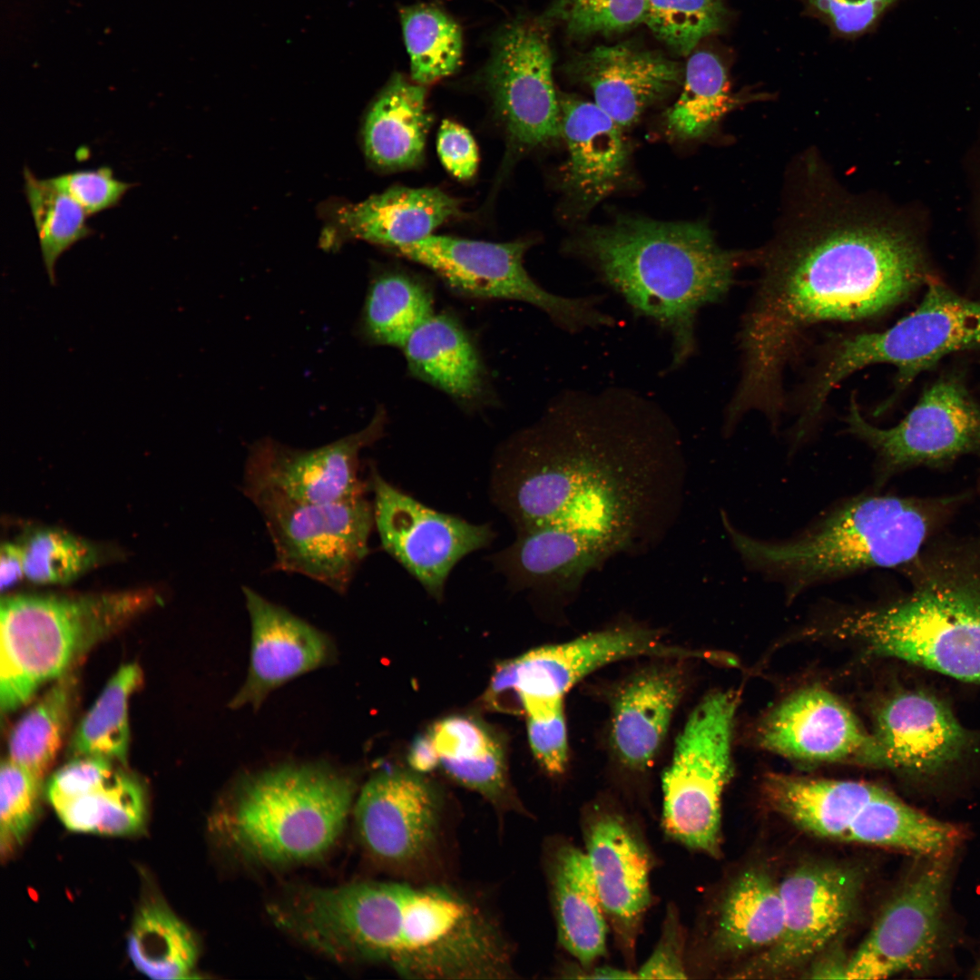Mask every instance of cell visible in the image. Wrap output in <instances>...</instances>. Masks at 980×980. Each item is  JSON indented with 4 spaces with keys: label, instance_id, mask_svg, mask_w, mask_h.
Segmentation results:
<instances>
[{
    "label": "cell",
    "instance_id": "484cf974",
    "mask_svg": "<svg viewBox=\"0 0 980 980\" xmlns=\"http://www.w3.org/2000/svg\"><path fill=\"white\" fill-rule=\"evenodd\" d=\"M878 766L931 774L956 760L968 734L947 705L922 691L889 700L877 719Z\"/></svg>",
    "mask_w": 980,
    "mask_h": 980
},
{
    "label": "cell",
    "instance_id": "7dc6e473",
    "mask_svg": "<svg viewBox=\"0 0 980 980\" xmlns=\"http://www.w3.org/2000/svg\"><path fill=\"white\" fill-rule=\"evenodd\" d=\"M42 779L6 759L0 769V852L8 858L22 845L39 813Z\"/></svg>",
    "mask_w": 980,
    "mask_h": 980
},
{
    "label": "cell",
    "instance_id": "e0dca14e",
    "mask_svg": "<svg viewBox=\"0 0 980 980\" xmlns=\"http://www.w3.org/2000/svg\"><path fill=\"white\" fill-rule=\"evenodd\" d=\"M846 423L850 434L877 453L883 475L980 451V408L957 376L934 382L895 426L869 423L854 397Z\"/></svg>",
    "mask_w": 980,
    "mask_h": 980
},
{
    "label": "cell",
    "instance_id": "5bb4252c",
    "mask_svg": "<svg viewBox=\"0 0 980 980\" xmlns=\"http://www.w3.org/2000/svg\"><path fill=\"white\" fill-rule=\"evenodd\" d=\"M868 934L848 957L844 979L924 972L944 946L951 854L917 856Z\"/></svg>",
    "mask_w": 980,
    "mask_h": 980
},
{
    "label": "cell",
    "instance_id": "7402d4cb",
    "mask_svg": "<svg viewBox=\"0 0 980 980\" xmlns=\"http://www.w3.org/2000/svg\"><path fill=\"white\" fill-rule=\"evenodd\" d=\"M583 830L584 852L608 924L630 958L651 902L649 848L632 820L610 806L592 807Z\"/></svg>",
    "mask_w": 980,
    "mask_h": 980
},
{
    "label": "cell",
    "instance_id": "2e32d148",
    "mask_svg": "<svg viewBox=\"0 0 980 980\" xmlns=\"http://www.w3.org/2000/svg\"><path fill=\"white\" fill-rule=\"evenodd\" d=\"M548 25L516 17L495 34L482 83L514 145L531 149L562 137Z\"/></svg>",
    "mask_w": 980,
    "mask_h": 980
},
{
    "label": "cell",
    "instance_id": "d6986e66",
    "mask_svg": "<svg viewBox=\"0 0 980 980\" xmlns=\"http://www.w3.org/2000/svg\"><path fill=\"white\" fill-rule=\"evenodd\" d=\"M374 521L384 550L434 597L440 598L454 566L487 546L494 532L419 503L372 471Z\"/></svg>",
    "mask_w": 980,
    "mask_h": 980
},
{
    "label": "cell",
    "instance_id": "83f0119b",
    "mask_svg": "<svg viewBox=\"0 0 980 980\" xmlns=\"http://www.w3.org/2000/svg\"><path fill=\"white\" fill-rule=\"evenodd\" d=\"M684 675L674 664L649 667L630 678L614 697L611 743L625 767L642 770L655 760L684 691Z\"/></svg>",
    "mask_w": 980,
    "mask_h": 980
},
{
    "label": "cell",
    "instance_id": "836d02e7",
    "mask_svg": "<svg viewBox=\"0 0 980 980\" xmlns=\"http://www.w3.org/2000/svg\"><path fill=\"white\" fill-rule=\"evenodd\" d=\"M424 85L395 74L372 103L364 124V148L377 167L400 170L422 159L432 117Z\"/></svg>",
    "mask_w": 980,
    "mask_h": 980
},
{
    "label": "cell",
    "instance_id": "f6af8a7d",
    "mask_svg": "<svg viewBox=\"0 0 980 980\" xmlns=\"http://www.w3.org/2000/svg\"><path fill=\"white\" fill-rule=\"evenodd\" d=\"M21 544L25 577L36 583H66L84 573L98 559L92 544L58 529L36 530Z\"/></svg>",
    "mask_w": 980,
    "mask_h": 980
},
{
    "label": "cell",
    "instance_id": "ac0fdd59",
    "mask_svg": "<svg viewBox=\"0 0 980 980\" xmlns=\"http://www.w3.org/2000/svg\"><path fill=\"white\" fill-rule=\"evenodd\" d=\"M700 653L662 644L653 632L638 627H613L573 640L530 650L499 663L485 701L496 704L514 694L524 699L562 698L581 680L612 662L636 656L684 659Z\"/></svg>",
    "mask_w": 980,
    "mask_h": 980
},
{
    "label": "cell",
    "instance_id": "b9f144b4",
    "mask_svg": "<svg viewBox=\"0 0 980 980\" xmlns=\"http://www.w3.org/2000/svg\"><path fill=\"white\" fill-rule=\"evenodd\" d=\"M412 81L426 85L455 73L463 54L462 31L441 8L416 4L399 11Z\"/></svg>",
    "mask_w": 980,
    "mask_h": 980
},
{
    "label": "cell",
    "instance_id": "ab89813d",
    "mask_svg": "<svg viewBox=\"0 0 980 980\" xmlns=\"http://www.w3.org/2000/svg\"><path fill=\"white\" fill-rule=\"evenodd\" d=\"M142 681L136 663L122 666L81 720L69 745L76 756H97L126 763L130 729L129 701Z\"/></svg>",
    "mask_w": 980,
    "mask_h": 980
},
{
    "label": "cell",
    "instance_id": "9f6ffc18",
    "mask_svg": "<svg viewBox=\"0 0 980 980\" xmlns=\"http://www.w3.org/2000/svg\"><path fill=\"white\" fill-rule=\"evenodd\" d=\"M408 761L417 772L431 771L437 767L436 753L428 734L416 739L408 755Z\"/></svg>",
    "mask_w": 980,
    "mask_h": 980
},
{
    "label": "cell",
    "instance_id": "60d3db41",
    "mask_svg": "<svg viewBox=\"0 0 980 980\" xmlns=\"http://www.w3.org/2000/svg\"><path fill=\"white\" fill-rule=\"evenodd\" d=\"M434 313L426 286L407 275L385 273L370 285L363 309V334L373 343L402 348Z\"/></svg>",
    "mask_w": 980,
    "mask_h": 980
},
{
    "label": "cell",
    "instance_id": "ba28073f",
    "mask_svg": "<svg viewBox=\"0 0 980 980\" xmlns=\"http://www.w3.org/2000/svg\"><path fill=\"white\" fill-rule=\"evenodd\" d=\"M871 652L980 683V579L938 573L892 604L844 618L836 627Z\"/></svg>",
    "mask_w": 980,
    "mask_h": 980
},
{
    "label": "cell",
    "instance_id": "3957f363",
    "mask_svg": "<svg viewBox=\"0 0 980 980\" xmlns=\"http://www.w3.org/2000/svg\"><path fill=\"white\" fill-rule=\"evenodd\" d=\"M278 926L339 960L383 963L415 979L508 978V946L491 918L441 887L362 881L290 886L269 906Z\"/></svg>",
    "mask_w": 980,
    "mask_h": 980
},
{
    "label": "cell",
    "instance_id": "bcb514c9",
    "mask_svg": "<svg viewBox=\"0 0 980 980\" xmlns=\"http://www.w3.org/2000/svg\"><path fill=\"white\" fill-rule=\"evenodd\" d=\"M646 0H554L540 19L573 39L623 32L644 22Z\"/></svg>",
    "mask_w": 980,
    "mask_h": 980
},
{
    "label": "cell",
    "instance_id": "680465c9",
    "mask_svg": "<svg viewBox=\"0 0 980 980\" xmlns=\"http://www.w3.org/2000/svg\"><path fill=\"white\" fill-rule=\"evenodd\" d=\"M978 220H979V225H980V197H979V202H978Z\"/></svg>",
    "mask_w": 980,
    "mask_h": 980
},
{
    "label": "cell",
    "instance_id": "603a6c76",
    "mask_svg": "<svg viewBox=\"0 0 980 980\" xmlns=\"http://www.w3.org/2000/svg\"><path fill=\"white\" fill-rule=\"evenodd\" d=\"M242 593L250 621V663L229 705L254 709L274 690L333 661L334 646L326 633L284 607L248 586Z\"/></svg>",
    "mask_w": 980,
    "mask_h": 980
},
{
    "label": "cell",
    "instance_id": "9c48e42d",
    "mask_svg": "<svg viewBox=\"0 0 980 980\" xmlns=\"http://www.w3.org/2000/svg\"><path fill=\"white\" fill-rule=\"evenodd\" d=\"M769 806L819 838L891 848L917 856L951 854L960 829L904 802L887 789L853 780L769 774Z\"/></svg>",
    "mask_w": 980,
    "mask_h": 980
},
{
    "label": "cell",
    "instance_id": "6da1fadb",
    "mask_svg": "<svg viewBox=\"0 0 980 980\" xmlns=\"http://www.w3.org/2000/svg\"><path fill=\"white\" fill-rule=\"evenodd\" d=\"M685 476L680 433L657 403L623 387L573 390L502 446L492 494L516 530L563 526L608 559L665 537Z\"/></svg>",
    "mask_w": 980,
    "mask_h": 980
},
{
    "label": "cell",
    "instance_id": "f5cc1de1",
    "mask_svg": "<svg viewBox=\"0 0 980 980\" xmlns=\"http://www.w3.org/2000/svg\"><path fill=\"white\" fill-rule=\"evenodd\" d=\"M685 936L674 908H669L661 936L651 956L636 972L637 978L684 979Z\"/></svg>",
    "mask_w": 980,
    "mask_h": 980
},
{
    "label": "cell",
    "instance_id": "8fae6325",
    "mask_svg": "<svg viewBox=\"0 0 980 980\" xmlns=\"http://www.w3.org/2000/svg\"><path fill=\"white\" fill-rule=\"evenodd\" d=\"M736 707L732 691L705 697L678 736L662 778V823L666 834L711 857L720 853V801L732 772Z\"/></svg>",
    "mask_w": 980,
    "mask_h": 980
},
{
    "label": "cell",
    "instance_id": "91938a15",
    "mask_svg": "<svg viewBox=\"0 0 980 980\" xmlns=\"http://www.w3.org/2000/svg\"><path fill=\"white\" fill-rule=\"evenodd\" d=\"M977 974H978V977L980 978V966L978 968Z\"/></svg>",
    "mask_w": 980,
    "mask_h": 980
},
{
    "label": "cell",
    "instance_id": "d6a6232c",
    "mask_svg": "<svg viewBox=\"0 0 980 980\" xmlns=\"http://www.w3.org/2000/svg\"><path fill=\"white\" fill-rule=\"evenodd\" d=\"M413 376L464 405L478 402L485 377L468 334L448 314L434 313L420 324L401 348Z\"/></svg>",
    "mask_w": 980,
    "mask_h": 980
},
{
    "label": "cell",
    "instance_id": "7bdbcfd3",
    "mask_svg": "<svg viewBox=\"0 0 980 980\" xmlns=\"http://www.w3.org/2000/svg\"><path fill=\"white\" fill-rule=\"evenodd\" d=\"M24 192L37 231L44 269L52 285L56 282L55 264L61 255L93 230L88 214L67 193L48 179H39L24 168Z\"/></svg>",
    "mask_w": 980,
    "mask_h": 980
},
{
    "label": "cell",
    "instance_id": "5b68a950",
    "mask_svg": "<svg viewBox=\"0 0 980 980\" xmlns=\"http://www.w3.org/2000/svg\"><path fill=\"white\" fill-rule=\"evenodd\" d=\"M356 783L321 765H287L244 781L210 818L220 845L240 858L283 866L318 858L336 843Z\"/></svg>",
    "mask_w": 980,
    "mask_h": 980
},
{
    "label": "cell",
    "instance_id": "d4e9b609",
    "mask_svg": "<svg viewBox=\"0 0 980 980\" xmlns=\"http://www.w3.org/2000/svg\"><path fill=\"white\" fill-rule=\"evenodd\" d=\"M568 73L589 87L594 103L622 129L637 122L682 78L677 62L628 42L578 54L568 64Z\"/></svg>",
    "mask_w": 980,
    "mask_h": 980
},
{
    "label": "cell",
    "instance_id": "681fc988",
    "mask_svg": "<svg viewBox=\"0 0 980 980\" xmlns=\"http://www.w3.org/2000/svg\"><path fill=\"white\" fill-rule=\"evenodd\" d=\"M48 180L71 196L89 217L118 205L125 193L136 185L117 179L108 166L72 171Z\"/></svg>",
    "mask_w": 980,
    "mask_h": 980
},
{
    "label": "cell",
    "instance_id": "ee69618b",
    "mask_svg": "<svg viewBox=\"0 0 980 980\" xmlns=\"http://www.w3.org/2000/svg\"><path fill=\"white\" fill-rule=\"evenodd\" d=\"M723 0H646L644 22L674 52L688 55L728 21Z\"/></svg>",
    "mask_w": 980,
    "mask_h": 980
},
{
    "label": "cell",
    "instance_id": "816d5d0a",
    "mask_svg": "<svg viewBox=\"0 0 980 980\" xmlns=\"http://www.w3.org/2000/svg\"><path fill=\"white\" fill-rule=\"evenodd\" d=\"M837 33L861 34L872 28L899 0H803Z\"/></svg>",
    "mask_w": 980,
    "mask_h": 980
},
{
    "label": "cell",
    "instance_id": "277c9868",
    "mask_svg": "<svg viewBox=\"0 0 980 980\" xmlns=\"http://www.w3.org/2000/svg\"><path fill=\"white\" fill-rule=\"evenodd\" d=\"M573 249L635 315L669 336L670 370L695 354L698 314L725 297L738 261L701 223L634 216L585 229Z\"/></svg>",
    "mask_w": 980,
    "mask_h": 980
},
{
    "label": "cell",
    "instance_id": "74e56055",
    "mask_svg": "<svg viewBox=\"0 0 980 980\" xmlns=\"http://www.w3.org/2000/svg\"><path fill=\"white\" fill-rule=\"evenodd\" d=\"M76 690L77 681L72 672L54 681L14 728L8 759L43 779L62 747Z\"/></svg>",
    "mask_w": 980,
    "mask_h": 980
},
{
    "label": "cell",
    "instance_id": "f907efd6",
    "mask_svg": "<svg viewBox=\"0 0 980 980\" xmlns=\"http://www.w3.org/2000/svg\"><path fill=\"white\" fill-rule=\"evenodd\" d=\"M113 761L97 756H76L50 778L46 798L55 809L104 783L115 771Z\"/></svg>",
    "mask_w": 980,
    "mask_h": 980
},
{
    "label": "cell",
    "instance_id": "9a60e30c",
    "mask_svg": "<svg viewBox=\"0 0 980 980\" xmlns=\"http://www.w3.org/2000/svg\"><path fill=\"white\" fill-rule=\"evenodd\" d=\"M863 883V871L855 866L828 861L797 866L779 882L784 909L780 937L733 977L784 976L813 961L848 925Z\"/></svg>",
    "mask_w": 980,
    "mask_h": 980
},
{
    "label": "cell",
    "instance_id": "1f68e13d",
    "mask_svg": "<svg viewBox=\"0 0 980 980\" xmlns=\"http://www.w3.org/2000/svg\"><path fill=\"white\" fill-rule=\"evenodd\" d=\"M459 211L456 199L436 188L394 187L341 211L353 237L392 249L423 240Z\"/></svg>",
    "mask_w": 980,
    "mask_h": 980
},
{
    "label": "cell",
    "instance_id": "4dcf8cb0",
    "mask_svg": "<svg viewBox=\"0 0 980 980\" xmlns=\"http://www.w3.org/2000/svg\"><path fill=\"white\" fill-rule=\"evenodd\" d=\"M549 880L559 943L582 966H591L606 953L609 924L584 850L560 843Z\"/></svg>",
    "mask_w": 980,
    "mask_h": 980
},
{
    "label": "cell",
    "instance_id": "c3c4849f",
    "mask_svg": "<svg viewBox=\"0 0 980 980\" xmlns=\"http://www.w3.org/2000/svg\"><path fill=\"white\" fill-rule=\"evenodd\" d=\"M527 735L534 756L551 775H560L568 762V736L562 698L524 699Z\"/></svg>",
    "mask_w": 980,
    "mask_h": 980
},
{
    "label": "cell",
    "instance_id": "8d00e7d4",
    "mask_svg": "<svg viewBox=\"0 0 980 980\" xmlns=\"http://www.w3.org/2000/svg\"><path fill=\"white\" fill-rule=\"evenodd\" d=\"M148 800L143 784L130 773L115 770L93 791L57 809L62 823L74 832L125 837L145 827Z\"/></svg>",
    "mask_w": 980,
    "mask_h": 980
},
{
    "label": "cell",
    "instance_id": "7a4b0ae2",
    "mask_svg": "<svg viewBox=\"0 0 980 980\" xmlns=\"http://www.w3.org/2000/svg\"><path fill=\"white\" fill-rule=\"evenodd\" d=\"M927 279L921 235L899 219L834 223L774 252L742 318L740 378L724 421L759 411L776 424L784 370L808 329L878 317Z\"/></svg>",
    "mask_w": 980,
    "mask_h": 980
},
{
    "label": "cell",
    "instance_id": "cb8c5ba5",
    "mask_svg": "<svg viewBox=\"0 0 980 980\" xmlns=\"http://www.w3.org/2000/svg\"><path fill=\"white\" fill-rule=\"evenodd\" d=\"M762 747L808 762L858 759L878 765L874 737L831 693L817 688L797 692L763 722Z\"/></svg>",
    "mask_w": 980,
    "mask_h": 980
},
{
    "label": "cell",
    "instance_id": "4316f807",
    "mask_svg": "<svg viewBox=\"0 0 980 980\" xmlns=\"http://www.w3.org/2000/svg\"><path fill=\"white\" fill-rule=\"evenodd\" d=\"M561 132L567 144L564 189L589 209L609 196L624 176L629 145L624 129L594 103L559 96Z\"/></svg>",
    "mask_w": 980,
    "mask_h": 980
},
{
    "label": "cell",
    "instance_id": "f35d334b",
    "mask_svg": "<svg viewBox=\"0 0 980 980\" xmlns=\"http://www.w3.org/2000/svg\"><path fill=\"white\" fill-rule=\"evenodd\" d=\"M733 104L721 59L707 50L696 52L688 60L682 92L665 113L666 131L681 140L700 138Z\"/></svg>",
    "mask_w": 980,
    "mask_h": 980
},
{
    "label": "cell",
    "instance_id": "ffe728a7",
    "mask_svg": "<svg viewBox=\"0 0 980 980\" xmlns=\"http://www.w3.org/2000/svg\"><path fill=\"white\" fill-rule=\"evenodd\" d=\"M385 423V412L378 409L360 431L312 449L293 448L270 438L254 443L244 467V495L265 491L317 504L365 495L359 454L383 435Z\"/></svg>",
    "mask_w": 980,
    "mask_h": 980
},
{
    "label": "cell",
    "instance_id": "44dd1931",
    "mask_svg": "<svg viewBox=\"0 0 980 980\" xmlns=\"http://www.w3.org/2000/svg\"><path fill=\"white\" fill-rule=\"evenodd\" d=\"M364 848L377 862L399 870L420 865L436 847L442 800L414 771L385 769L363 786L354 808Z\"/></svg>",
    "mask_w": 980,
    "mask_h": 980
},
{
    "label": "cell",
    "instance_id": "52a82bcc",
    "mask_svg": "<svg viewBox=\"0 0 980 980\" xmlns=\"http://www.w3.org/2000/svg\"><path fill=\"white\" fill-rule=\"evenodd\" d=\"M155 603L149 591L1 601L0 706L12 712L46 682L72 672L98 642Z\"/></svg>",
    "mask_w": 980,
    "mask_h": 980
},
{
    "label": "cell",
    "instance_id": "8992f818",
    "mask_svg": "<svg viewBox=\"0 0 980 980\" xmlns=\"http://www.w3.org/2000/svg\"><path fill=\"white\" fill-rule=\"evenodd\" d=\"M721 518L742 561L792 593L867 569L904 565L917 555L928 531L927 517L916 504L890 495L852 498L783 542L753 538L724 513Z\"/></svg>",
    "mask_w": 980,
    "mask_h": 980
},
{
    "label": "cell",
    "instance_id": "6f0895ef",
    "mask_svg": "<svg viewBox=\"0 0 980 980\" xmlns=\"http://www.w3.org/2000/svg\"><path fill=\"white\" fill-rule=\"evenodd\" d=\"M567 973L571 977L589 979H630L637 978L636 973L614 967H578L571 969Z\"/></svg>",
    "mask_w": 980,
    "mask_h": 980
},
{
    "label": "cell",
    "instance_id": "7c38bea8",
    "mask_svg": "<svg viewBox=\"0 0 980 980\" xmlns=\"http://www.w3.org/2000/svg\"><path fill=\"white\" fill-rule=\"evenodd\" d=\"M527 247L524 241L496 243L432 234L395 250L431 270L459 294L533 305L567 332L615 324L601 309L600 297H564L534 281L524 266Z\"/></svg>",
    "mask_w": 980,
    "mask_h": 980
},
{
    "label": "cell",
    "instance_id": "11a10c76",
    "mask_svg": "<svg viewBox=\"0 0 980 980\" xmlns=\"http://www.w3.org/2000/svg\"><path fill=\"white\" fill-rule=\"evenodd\" d=\"M24 576V557L22 544L6 543L1 547L0 584L4 591L16 584Z\"/></svg>",
    "mask_w": 980,
    "mask_h": 980
},
{
    "label": "cell",
    "instance_id": "4fadbf2b",
    "mask_svg": "<svg viewBox=\"0 0 980 980\" xmlns=\"http://www.w3.org/2000/svg\"><path fill=\"white\" fill-rule=\"evenodd\" d=\"M246 496L265 523L276 570L302 574L345 593L367 554L375 525L364 495L332 503H299L265 491Z\"/></svg>",
    "mask_w": 980,
    "mask_h": 980
},
{
    "label": "cell",
    "instance_id": "f1b7e54d",
    "mask_svg": "<svg viewBox=\"0 0 980 980\" xmlns=\"http://www.w3.org/2000/svg\"><path fill=\"white\" fill-rule=\"evenodd\" d=\"M515 541L498 553L495 565L518 588L560 596L576 592L585 576L607 559L574 532L556 524L516 531Z\"/></svg>",
    "mask_w": 980,
    "mask_h": 980
},
{
    "label": "cell",
    "instance_id": "db71d44e",
    "mask_svg": "<svg viewBox=\"0 0 980 980\" xmlns=\"http://www.w3.org/2000/svg\"><path fill=\"white\" fill-rule=\"evenodd\" d=\"M437 152L444 167L460 180L470 179L478 165V150L470 132L460 124L445 120L437 135Z\"/></svg>",
    "mask_w": 980,
    "mask_h": 980
},
{
    "label": "cell",
    "instance_id": "30bf717a",
    "mask_svg": "<svg viewBox=\"0 0 980 980\" xmlns=\"http://www.w3.org/2000/svg\"><path fill=\"white\" fill-rule=\"evenodd\" d=\"M918 307L891 328L850 335L824 357L806 394L799 422L812 426L831 391L854 372L874 364L897 368L894 395L877 407L884 412L921 372L944 357L980 348V301L963 298L928 278Z\"/></svg>",
    "mask_w": 980,
    "mask_h": 980
},
{
    "label": "cell",
    "instance_id": "e575fe53",
    "mask_svg": "<svg viewBox=\"0 0 980 980\" xmlns=\"http://www.w3.org/2000/svg\"><path fill=\"white\" fill-rule=\"evenodd\" d=\"M437 767L453 780L494 803L508 791L505 750L500 736L484 721L468 715H451L428 731Z\"/></svg>",
    "mask_w": 980,
    "mask_h": 980
},
{
    "label": "cell",
    "instance_id": "f546056e",
    "mask_svg": "<svg viewBox=\"0 0 980 980\" xmlns=\"http://www.w3.org/2000/svg\"><path fill=\"white\" fill-rule=\"evenodd\" d=\"M783 925L779 883L764 868L749 867L729 884L720 899L708 951L716 959L756 955L779 940Z\"/></svg>",
    "mask_w": 980,
    "mask_h": 980
},
{
    "label": "cell",
    "instance_id": "d590c367",
    "mask_svg": "<svg viewBox=\"0 0 980 980\" xmlns=\"http://www.w3.org/2000/svg\"><path fill=\"white\" fill-rule=\"evenodd\" d=\"M127 954L134 967L155 980L191 977L198 959L196 938L158 897L144 899L133 917Z\"/></svg>",
    "mask_w": 980,
    "mask_h": 980
}]
</instances>
